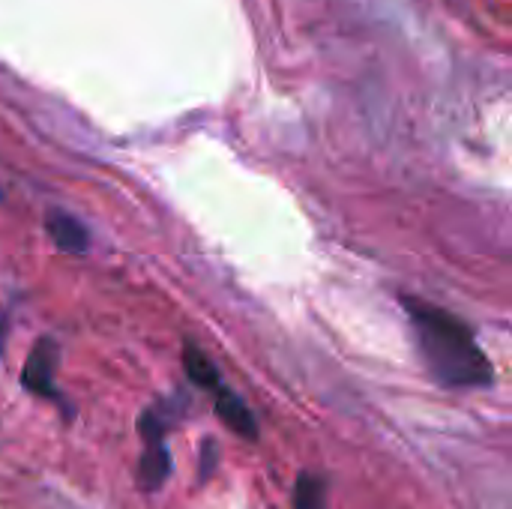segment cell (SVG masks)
I'll return each mask as SVG.
<instances>
[{
  "label": "cell",
  "instance_id": "2",
  "mask_svg": "<svg viewBox=\"0 0 512 509\" xmlns=\"http://www.w3.org/2000/svg\"><path fill=\"white\" fill-rule=\"evenodd\" d=\"M57 360H60V351L51 339H39L24 363V372H21V381L30 393L36 396H45V399H57V390H54V372H57Z\"/></svg>",
  "mask_w": 512,
  "mask_h": 509
},
{
  "label": "cell",
  "instance_id": "5",
  "mask_svg": "<svg viewBox=\"0 0 512 509\" xmlns=\"http://www.w3.org/2000/svg\"><path fill=\"white\" fill-rule=\"evenodd\" d=\"M144 444H147V450H144V456L138 462V486L144 492H156L171 477V453L165 447V438L144 441Z\"/></svg>",
  "mask_w": 512,
  "mask_h": 509
},
{
  "label": "cell",
  "instance_id": "1",
  "mask_svg": "<svg viewBox=\"0 0 512 509\" xmlns=\"http://www.w3.org/2000/svg\"><path fill=\"white\" fill-rule=\"evenodd\" d=\"M402 306L414 327L417 351L429 375L441 387L465 390V387H489L495 381V369L489 357L483 354V348L474 339V330L462 318L417 297H402Z\"/></svg>",
  "mask_w": 512,
  "mask_h": 509
},
{
  "label": "cell",
  "instance_id": "6",
  "mask_svg": "<svg viewBox=\"0 0 512 509\" xmlns=\"http://www.w3.org/2000/svg\"><path fill=\"white\" fill-rule=\"evenodd\" d=\"M183 369H186V375H189V381L195 384V387H201V390H219L222 384H219V372H216V366L210 363V357L201 351V348H195V345H183Z\"/></svg>",
  "mask_w": 512,
  "mask_h": 509
},
{
  "label": "cell",
  "instance_id": "3",
  "mask_svg": "<svg viewBox=\"0 0 512 509\" xmlns=\"http://www.w3.org/2000/svg\"><path fill=\"white\" fill-rule=\"evenodd\" d=\"M216 414H219V420H222L234 435H240V438H246V441H255V438H258V423H255V417H252L249 405H246L237 393L219 387V390H216Z\"/></svg>",
  "mask_w": 512,
  "mask_h": 509
},
{
  "label": "cell",
  "instance_id": "7",
  "mask_svg": "<svg viewBox=\"0 0 512 509\" xmlns=\"http://www.w3.org/2000/svg\"><path fill=\"white\" fill-rule=\"evenodd\" d=\"M324 480L315 474H300L294 486V509H324Z\"/></svg>",
  "mask_w": 512,
  "mask_h": 509
},
{
  "label": "cell",
  "instance_id": "8",
  "mask_svg": "<svg viewBox=\"0 0 512 509\" xmlns=\"http://www.w3.org/2000/svg\"><path fill=\"white\" fill-rule=\"evenodd\" d=\"M201 480H207L210 474H213V468H216V456H219V450H216V444L213 441H204V447H201Z\"/></svg>",
  "mask_w": 512,
  "mask_h": 509
},
{
  "label": "cell",
  "instance_id": "4",
  "mask_svg": "<svg viewBox=\"0 0 512 509\" xmlns=\"http://www.w3.org/2000/svg\"><path fill=\"white\" fill-rule=\"evenodd\" d=\"M45 228H48V234H51V240L57 243L60 252L81 255V252L90 249V234H87V228H84L75 216H69V213L51 210V213L45 216Z\"/></svg>",
  "mask_w": 512,
  "mask_h": 509
}]
</instances>
